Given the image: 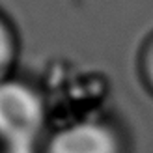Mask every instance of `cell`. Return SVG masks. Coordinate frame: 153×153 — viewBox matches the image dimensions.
Here are the masks:
<instances>
[{
	"label": "cell",
	"mask_w": 153,
	"mask_h": 153,
	"mask_svg": "<svg viewBox=\"0 0 153 153\" xmlns=\"http://www.w3.org/2000/svg\"><path fill=\"white\" fill-rule=\"evenodd\" d=\"M52 123L41 84L17 75L0 82V153H43Z\"/></svg>",
	"instance_id": "6da1fadb"
},
{
	"label": "cell",
	"mask_w": 153,
	"mask_h": 153,
	"mask_svg": "<svg viewBox=\"0 0 153 153\" xmlns=\"http://www.w3.org/2000/svg\"><path fill=\"white\" fill-rule=\"evenodd\" d=\"M43 153H129V138L108 114L79 112L52 123Z\"/></svg>",
	"instance_id": "7a4b0ae2"
},
{
	"label": "cell",
	"mask_w": 153,
	"mask_h": 153,
	"mask_svg": "<svg viewBox=\"0 0 153 153\" xmlns=\"http://www.w3.org/2000/svg\"><path fill=\"white\" fill-rule=\"evenodd\" d=\"M19 58V34L13 21L0 10V82L15 75Z\"/></svg>",
	"instance_id": "3957f363"
},
{
	"label": "cell",
	"mask_w": 153,
	"mask_h": 153,
	"mask_svg": "<svg viewBox=\"0 0 153 153\" xmlns=\"http://www.w3.org/2000/svg\"><path fill=\"white\" fill-rule=\"evenodd\" d=\"M138 71L144 86L153 95V32L142 43L140 54H138Z\"/></svg>",
	"instance_id": "277c9868"
}]
</instances>
